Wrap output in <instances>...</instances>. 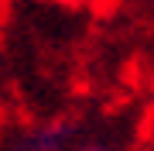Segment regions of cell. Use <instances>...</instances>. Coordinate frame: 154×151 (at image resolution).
<instances>
[{"label": "cell", "instance_id": "cell-1", "mask_svg": "<svg viewBox=\"0 0 154 151\" xmlns=\"http://www.w3.org/2000/svg\"><path fill=\"white\" fill-rule=\"evenodd\" d=\"M69 124H48V127L24 131V137L17 141V151H69Z\"/></svg>", "mask_w": 154, "mask_h": 151}, {"label": "cell", "instance_id": "cell-2", "mask_svg": "<svg viewBox=\"0 0 154 151\" xmlns=\"http://www.w3.org/2000/svg\"><path fill=\"white\" fill-rule=\"evenodd\" d=\"M75 151H110V148H103V144H86V148H75Z\"/></svg>", "mask_w": 154, "mask_h": 151}, {"label": "cell", "instance_id": "cell-3", "mask_svg": "<svg viewBox=\"0 0 154 151\" xmlns=\"http://www.w3.org/2000/svg\"><path fill=\"white\" fill-rule=\"evenodd\" d=\"M151 137H154V117H151Z\"/></svg>", "mask_w": 154, "mask_h": 151}]
</instances>
